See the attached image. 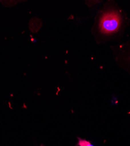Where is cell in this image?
I'll return each mask as SVG.
<instances>
[{
    "label": "cell",
    "mask_w": 130,
    "mask_h": 146,
    "mask_svg": "<svg viewBox=\"0 0 130 146\" xmlns=\"http://www.w3.org/2000/svg\"><path fill=\"white\" fill-rule=\"evenodd\" d=\"M124 12L114 1L109 0L99 9L91 29L98 44L119 41L126 25Z\"/></svg>",
    "instance_id": "6da1fadb"
},
{
    "label": "cell",
    "mask_w": 130,
    "mask_h": 146,
    "mask_svg": "<svg viewBox=\"0 0 130 146\" xmlns=\"http://www.w3.org/2000/svg\"><path fill=\"white\" fill-rule=\"evenodd\" d=\"M113 56L117 65L130 69V47L127 43L110 46Z\"/></svg>",
    "instance_id": "7a4b0ae2"
},
{
    "label": "cell",
    "mask_w": 130,
    "mask_h": 146,
    "mask_svg": "<svg viewBox=\"0 0 130 146\" xmlns=\"http://www.w3.org/2000/svg\"><path fill=\"white\" fill-rule=\"evenodd\" d=\"M78 142L76 146H94L90 141L78 137Z\"/></svg>",
    "instance_id": "3957f363"
}]
</instances>
